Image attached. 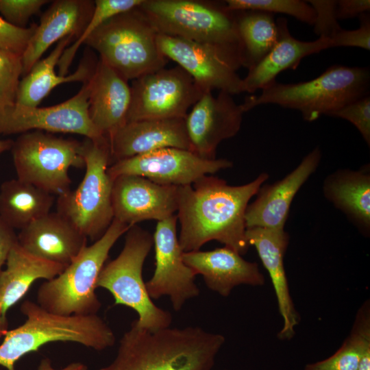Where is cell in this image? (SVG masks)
Returning a JSON list of instances; mask_svg holds the SVG:
<instances>
[{
  "mask_svg": "<svg viewBox=\"0 0 370 370\" xmlns=\"http://www.w3.org/2000/svg\"><path fill=\"white\" fill-rule=\"evenodd\" d=\"M268 177L262 173L249 183L230 186L206 175L191 185L179 186L178 241L183 251H198L205 243L217 241L245 254L249 247L245 236L246 209Z\"/></svg>",
  "mask_w": 370,
  "mask_h": 370,
  "instance_id": "obj_1",
  "label": "cell"
},
{
  "mask_svg": "<svg viewBox=\"0 0 370 370\" xmlns=\"http://www.w3.org/2000/svg\"><path fill=\"white\" fill-rule=\"evenodd\" d=\"M225 342L198 326L150 331L133 321L114 360L97 370H211Z\"/></svg>",
  "mask_w": 370,
  "mask_h": 370,
  "instance_id": "obj_2",
  "label": "cell"
},
{
  "mask_svg": "<svg viewBox=\"0 0 370 370\" xmlns=\"http://www.w3.org/2000/svg\"><path fill=\"white\" fill-rule=\"evenodd\" d=\"M21 311L26 317L25 321L6 330L0 345V365L7 370H15L21 358L51 342L77 343L97 351L115 343L112 330L97 314H58L30 300L23 302Z\"/></svg>",
  "mask_w": 370,
  "mask_h": 370,
  "instance_id": "obj_3",
  "label": "cell"
},
{
  "mask_svg": "<svg viewBox=\"0 0 370 370\" xmlns=\"http://www.w3.org/2000/svg\"><path fill=\"white\" fill-rule=\"evenodd\" d=\"M370 73L366 67L335 64L312 79L295 84L273 82L258 96L241 103L245 112L264 104L298 110L309 122L369 95Z\"/></svg>",
  "mask_w": 370,
  "mask_h": 370,
  "instance_id": "obj_4",
  "label": "cell"
},
{
  "mask_svg": "<svg viewBox=\"0 0 370 370\" xmlns=\"http://www.w3.org/2000/svg\"><path fill=\"white\" fill-rule=\"evenodd\" d=\"M130 227L114 219L106 232L86 245L60 274L39 286L37 304L58 314H97L101 307L95 293L99 275L110 249Z\"/></svg>",
  "mask_w": 370,
  "mask_h": 370,
  "instance_id": "obj_5",
  "label": "cell"
},
{
  "mask_svg": "<svg viewBox=\"0 0 370 370\" xmlns=\"http://www.w3.org/2000/svg\"><path fill=\"white\" fill-rule=\"evenodd\" d=\"M158 33L138 8L120 13L96 29L84 44L127 81L165 67Z\"/></svg>",
  "mask_w": 370,
  "mask_h": 370,
  "instance_id": "obj_6",
  "label": "cell"
},
{
  "mask_svg": "<svg viewBox=\"0 0 370 370\" xmlns=\"http://www.w3.org/2000/svg\"><path fill=\"white\" fill-rule=\"evenodd\" d=\"M86 172L74 190L58 196L57 212L92 241L99 239L114 220L113 180L108 169L112 163L107 137L82 143Z\"/></svg>",
  "mask_w": 370,
  "mask_h": 370,
  "instance_id": "obj_7",
  "label": "cell"
},
{
  "mask_svg": "<svg viewBox=\"0 0 370 370\" xmlns=\"http://www.w3.org/2000/svg\"><path fill=\"white\" fill-rule=\"evenodd\" d=\"M153 236L134 225L125 232L124 246L119 256L103 267L97 288L108 291L114 305H123L135 310L136 325L156 331L170 327L171 314L157 306L149 297L143 278V268L152 245Z\"/></svg>",
  "mask_w": 370,
  "mask_h": 370,
  "instance_id": "obj_8",
  "label": "cell"
},
{
  "mask_svg": "<svg viewBox=\"0 0 370 370\" xmlns=\"http://www.w3.org/2000/svg\"><path fill=\"white\" fill-rule=\"evenodd\" d=\"M138 8L160 34L239 45L235 12L227 10L224 1L143 0Z\"/></svg>",
  "mask_w": 370,
  "mask_h": 370,
  "instance_id": "obj_9",
  "label": "cell"
},
{
  "mask_svg": "<svg viewBox=\"0 0 370 370\" xmlns=\"http://www.w3.org/2000/svg\"><path fill=\"white\" fill-rule=\"evenodd\" d=\"M11 150L17 178L53 195L71 190V167L85 165L82 143L42 131L22 133Z\"/></svg>",
  "mask_w": 370,
  "mask_h": 370,
  "instance_id": "obj_10",
  "label": "cell"
},
{
  "mask_svg": "<svg viewBox=\"0 0 370 370\" xmlns=\"http://www.w3.org/2000/svg\"><path fill=\"white\" fill-rule=\"evenodd\" d=\"M157 42L164 57L184 69L204 92H244L237 73L243 67L239 45L198 42L160 34Z\"/></svg>",
  "mask_w": 370,
  "mask_h": 370,
  "instance_id": "obj_11",
  "label": "cell"
},
{
  "mask_svg": "<svg viewBox=\"0 0 370 370\" xmlns=\"http://www.w3.org/2000/svg\"><path fill=\"white\" fill-rule=\"evenodd\" d=\"M127 122L185 118L204 94L182 67L162 68L132 80Z\"/></svg>",
  "mask_w": 370,
  "mask_h": 370,
  "instance_id": "obj_12",
  "label": "cell"
},
{
  "mask_svg": "<svg viewBox=\"0 0 370 370\" xmlns=\"http://www.w3.org/2000/svg\"><path fill=\"white\" fill-rule=\"evenodd\" d=\"M89 95L88 79L76 95L60 104L45 108L14 104L0 113V135L34 130L77 134L93 140L101 138L104 136L90 118Z\"/></svg>",
  "mask_w": 370,
  "mask_h": 370,
  "instance_id": "obj_13",
  "label": "cell"
},
{
  "mask_svg": "<svg viewBox=\"0 0 370 370\" xmlns=\"http://www.w3.org/2000/svg\"><path fill=\"white\" fill-rule=\"evenodd\" d=\"M232 165L226 159L208 160L190 150L168 147L116 161L108 171L113 180L120 175H134L160 184L182 186Z\"/></svg>",
  "mask_w": 370,
  "mask_h": 370,
  "instance_id": "obj_14",
  "label": "cell"
},
{
  "mask_svg": "<svg viewBox=\"0 0 370 370\" xmlns=\"http://www.w3.org/2000/svg\"><path fill=\"white\" fill-rule=\"evenodd\" d=\"M177 214L158 221L153 236L155 271L145 282L151 299L168 296L175 311L182 309L190 299L199 295L195 273L183 260V250L177 235Z\"/></svg>",
  "mask_w": 370,
  "mask_h": 370,
  "instance_id": "obj_15",
  "label": "cell"
},
{
  "mask_svg": "<svg viewBox=\"0 0 370 370\" xmlns=\"http://www.w3.org/2000/svg\"><path fill=\"white\" fill-rule=\"evenodd\" d=\"M244 113L232 95L204 92L184 118L192 151L204 159H216L219 145L239 132Z\"/></svg>",
  "mask_w": 370,
  "mask_h": 370,
  "instance_id": "obj_16",
  "label": "cell"
},
{
  "mask_svg": "<svg viewBox=\"0 0 370 370\" xmlns=\"http://www.w3.org/2000/svg\"><path fill=\"white\" fill-rule=\"evenodd\" d=\"M178 187L138 175L118 176L112 192L114 219L130 226L145 220L166 219L177 210Z\"/></svg>",
  "mask_w": 370,
  "mask_h": 370,
  "instance_id": "obj_17",
  "label": "cell"
},
{
  "mask_svg": "<svg viewBox=\"0 0 370 370\" xmlns=\"http://www.w3.org/2000/svg\"><path fill=\"white\" fill-rule=\"evenodd\" d=\"M321 158L319 147L308 153L286 177L259 189L258 197L245 212L246 229H284L294 197L317 170Z\"/></svg>",
  "mask_w": 370,
  "mask_h": 370,
  "instance_id": "obj_18",
  "label": "cell"
},
{
  "mask_svg": "<svg viewBox=\"0 0 370 370\" xmlns=\"http://www.w3.org/2000/svg\"><path fill=\"white\" fill-rule=\"evenodd\" d=\"M108 140L112 164L163 148L192 151L184 118L127 122Z\"/></svg>",
  "mask_w": 370,
  "mask_h": 370,
  "instance_id": "obj_19",
  "label": "cell"
},
{
  "mask_svg": "<svg viewBox=\"0 0 370 370\" xmlns=\"http://www.w3.org/2000/svg\"><path fill=\"white\" fill-rule=\"evenodd\" d=\"M245 236L249 245H253L270 276L277 298L279 312L283 320L278 334L280 340H290L300 317L293 304L285 268L284 258L289 243L284 229L263 227L247 228Z\"/></svg>",
  "mask_w": 370,
  "mask_h": 370,
  "instance_id": "obj_20",
  "label": "cell"
},
{
  "mask_svg": "<svg viewBox=\"0 0 370 370\" xmlns=\"http://www.w3.org/2000/svg\"><path fill=\"white\" fill-rule=\"evenodd\" d=\"M183 260L195 273L203 276L206 286L223 297L239 285L262 286L265 279L258 264L224 247L210 251L183 253Z\"/></svg>",
  "mask_w": 370,
  "mask_h": 370,
  "instance_id": "obj_21",
  "label": "cell"
},
{
  "mask_svg": "<svg viewBox=\"0 0 370 370\" xmlns=\"http://www.w3.org/2000/svg\"><path fill=\"white\" fill-rule=\"evenodd\" d=\"M95 1L56 0L42 15L38 25L22 55V75H27L54 42L78 38L90 21Z\"/></svg>",
  "mask_w": 370,
  "mask_h": 370,
  "instance_id": "obj_22",
  "label": "cell"
},
{
  "mask_svg": "<svg viewBox=\"0 0 370 370\" xmlns=\"http://www.w3.org/2000/svg\"><path fill=\"white\" fill-rule=\"evenodd\" d=\"M87 238L57 212L20 230L18 244L28 253L67 267L87 245Z\"/></svg>",
  "mask_w": 370,
  "mask_h": 370,
  "instance_id": "obj_23",
  "label": "cell"
},
{
  "mask_svg": "<svg viewBox=\"0 0 370 370\" xmlns=\"http://www.w3.org/2000/svg\"><path fill=\"white\" fill-rule=\"evenodd\" d=\"M128 81L101 60L89 79V115L99 132L109 138L127 122L131 101Z\"/></svg>",
  "mask_w": 370,
  "mask_h": 370,
  "instance_id": "obj_24",
  "label": "cell"
},
{
  "mask_svg": "<svg viewBox=\"0 0 370 370\" xmlns=\"http://www.w3.org/2000/svg\"><path fill=\"white\" fill-rule=\"evenodd\" d=\"M278 40L267 55L256 66L248 70L243 78V92L254 93L276 81L278 74L287 69H296L303 58L331 48L329 38L319 37L313 41L294 38L289 32L286 18L276 20Z\"/></svg>",
  "mask_w": 370,
  "mask_h": 370,
  "instance_id": "obj_25",
  "label": "cell"
},
{
  "mask_svg": "<svg viewBox=\"0 0 370 370\" xmlns=\"http://www.w3.org/2000/svg\"><path fill=\"white\" fill-rule=\"evenodd\" d=\"M66 267L38 258L17 243L12 248L0 273V311L3 327L7 329L8 310L20 301L37 280H50Z\"/></svg>",
  "mask_w": 370,
  "mask_h": 370,
  "instance_id": "obj_26",
  "label": "cell"
},
{
  "mask_svg": "<svg viewBox=\"0 0 370 370\" xmlns=\"http://www.w3.org/2000/svg\"><path fill=\"white\" fill-rule=\"evenodd\" d=\"M359 171L338 170L328 175L323 190L325 197L344 212L362 234L370 230V174Z\"/></svg>",
  "mask_w": 370,
  "mask_h": 370,
  "instance_id": "obj_27",
  "label": "cell"
},
{
  "mask_svg": "<svg viewBox=\"0 0 370 370\" xmlns=\"http://www.w3.org/2000/svg\"><path fill=\"white\" fill-rule=\"evenodd\" d=\"M73 39V37L67 36L60 40L49 56L38 60L20 80L15 104L37 107L57 86L72 82H85L90 78L96 66L92 68L85 62L70 75H57L55 71L64 51Z\"/></svg>",
  "mask_w": 370,
  "mask_h": 370,
  "instance_id": "obj_28",
  "label": "cell"
},
{
  "mask_svg": "<svg viewBox=\"0 0 370 370\" xmlns=\"http://www.w3.org/2000/svg\"><path fill=\"white\" fill-rule=\"evenodd\" d=\"M53 202V195L18 178L0 186V218L14 230L49 213Z\"/></svg>",
  "mask_w": 370,
  "mask_h": 370,
  "instance_id": "obj_29",
  "label": "cell"
},
{
  "mask_svg": "<svg viewBox=\"0 0 370 370\" xmlns=\"http://www.w3.org/2000/svg\"><path fill=\"white\" fill-rule=\"evenodd\" d=\"M243 67L259 63L275 45L278 29L273 14L257 10L234 11Z\"/></svg>",
  "mask_w": 370,
  "mask_h": 370,
  "instance_id": "obj_30",
  "label": "cell"
},
{
  "mask_svg": "<svg viewBox=\"0 0 370 370\" xmlns=\"http://www.w3.org/2000/svg\"><path fill=\"white\" fill-rule=\"evenodd\" d=\"M370 345V302L359 308L348 336L330 357L309 363L304 370H357L365 347Z\"/></svg>",
  "mask_w": 370,
  "mask_h": 370,
  "instance_id": "obj_31",
  "label": "cell"
},
{
  "mask_svg": "<svg viewBox=\"0 0 370 370\" xmlns=\"http://www.w3.org/2000/svg\"><path fill=\"white\" fill-rule=\"evenodd\" d=\"M143 0H96L91 18L86 27L73 45L64 51L59 62V75H66L69 68L79 47L101 25L114 16L136 8Z\"/></svg>",
  "mask_w": 370,
  "mask_h": 370,
  "instance_id": "obj_32",
  "label": "cell"
},
{
  "mask_svg": "<svg viewBox=\"0 0 370 370\" xmlns=\"http://www.w3.org/2000/svg\"><path fill=\"white\" fill-rule=\"evenodd\" d=\"M229 11L257 10L271 14L282 13L291 16L301 22L314 25L316 18L313 8L301 0H226Z\"/></svg>",
  "mask_w": 370,
  "mask_h": 370,
  "instance_id": "obj_33",
  "label": "cell"
},
{
  "mask_svg": "<svg viewBox=\"0 0 370 370\" xmlns=\"http://www.w3.org/2000/svg\"><path fill=\"white\" fill-rule=\"evenodd\" d=\"M22 69V56L0 49V113L16 103Z\"/></svg>",
  "mask_w": 370,
  "mask_h": 370,
  "instance_id": "obj_34",
  "label": "cell"
},
{
  "mask_svg": "<svg viewBox=\"0 0 370 370\" xmlns=\"http://www.w3.org/2000/svg\"><path fill=\"white\" fill-rule=\"evenodd\" d=\"M328 116L341 118L352 123L363 139L370 145V96L356 99Z\"/></svg>",
  "mask_w": 370,
  "mask_h": 370,
  "instance_id": "obj_35",
  "label": "cell"
},
{
  "mask_svg": "<svg viewBox=\"0 0 370 370\" xmlns=\"http://www.w3.org/2000/svg\"><path fill=\"white\" fill-rule=\"evenodd\" d=\"M47 0H0V14L11 25L25 28L30 17L48 3Z\"/></svg>",
  "mask_w": 370,
  "mask_h": 370,
  "instance_id": "obj_36",
  "label": "cell"
},
{
  "mask_svg": "<svg viewBox=\"0 0 370 370\" xmlns=\"http://www.w3.org/2000/svg\"><path fill=\"white\" fill-rule=\"evenodd\" d=\"M36 28V25L25 28L18 27L0 16V49L22 56Z\"/></svg>",
  "mask_w": 370,
  "mask_h": 370,
  "instance_id": "obj_37",
  "label": "cell"
},
{
  "mask_svg": "<svg viewBox=\"0 0 370 370\" xmlns=\"http://www.w3.org/2000/svg\"><path fill=\"white\" fill-rule=\"evenodd\" d=\"M358 18V28L353 30L341 29L329 38L331 48L354 47L370 50V14L363 13Z\"/></svg>",
  "mask_w": 370,
  "mask_h": 370,
  "instance_id": "obj_38",
  "label": "cell"
},
{
  "mask_svg": "<svg viewBox=\"0 0 370 370\" xmlns=\"http://www.w3.org/2000/svg\"><path fill=\"white\" fill-rule=\"evenodd\" d=\"M306 1L315 12L314 32L319 37L330 38L342 29L335 14L336 1L308 0Z\"/></svg>",
  "mask_w": 370,
  "mask_h": 370,
  "instance_id": "obj_39",
  "label": "cell"
},
{
  "mask_svg": "<svg viewBox=\"0 0 370 370\" xmlns=\"http://www.w3.org/2000/svg\"><path fill=\"white\" fill-rule=\"evenodd\" d=\"M369 11V0H338L336 3L335 14L338 21L358 17Z\"/></svg>",
  "mask_w": 370,
  "mask_h": 370,
  "instance_id": "obj_40",
  "label": "cell"
},
{
  "mask_svg": "<svg viewBox=\"0 0 370 370\" xmlns=\"http://www.w3.org/2000/svg\"><path fill=\"white\" fill-rule=\"evenodd\" d=\"M17 243L15 230L0 218V273L12 248Z\"/></svg>",
  "mask_w": 370,
  "mask_h": 370,
  "instance_id": "obj_41",
  "label": "cell"
},
{
  "mask_svg": "<svg viewBox=\"0 0 370 370\" xmlns=\"http://www.w3.org/2000/svg\"><path fill=\"white\" fill-rule=\"evenodd\" d=\"M38 370H88V368L83 363L72 362L62 369H56L53 367L50 359L45 358L40 360Z\"/></svg>",
  "mask_w": 370,
  "mask_h": 370,
  "instance_id": "obj_42",
  "label": "cell"
},
{
  "mask_svg": "<svg viewBox=\"0 0 370 370\" xmlns=\"http://www.w3.org/2000/svg\"><path fill=\"white\" fill-rule=\"evenodd\" d=\"M357 370H370V345L365 347Z\"/></svg>",
  "mask_w": 370,
  "mask_h": 370,
  "instance_id": "obj_43",
  "label": "cell"
},
{
  "mask_svg": "<svg viewBox=\"0 0 370 370\" xmlns=\"http://www.w3.org/2000/svg\"><path fill=\"white\" fill-rule=\"evenodd\" d=\"M13 140L10 139L1 140L0 139V154L12 148Z\"/></svg>",
  "mask_w": 370,
  "mask_h": 370,
  "instance_id": "obj_44",
  "label": "cell"
},
{
  "mask_svg": "<svg viewBox=\"0 0 370 370\" xmlns=\"http://www.w3.org/2000/svg\"><path fill=\"white\" fill-rule=\"evenodd\" d=\"M6 330H7V329H5V328L3 327V325H2L1 316V311H0V337H1L2 336H3L4 332H5V331Z\"/></svg>",
  "mask_w": 370,
  "mask_h": 370,
  "instance_id": "obj_45",
  "label": "cell"
},
{
  "mask_svg": "<svg viewBox=\"0 0 370 370\" xmlns=\"http://www.w3.org/2000/svg\"><path fill=\"white\" fill-rule=\"evenodd\" d=\"M224 370H225V369H224Z\"/></svg>",
  "mask_w": 370,
  "mask_h": 370,
  "instance_id": "obj_46",
  "label": "cell"
}]
</instances>
